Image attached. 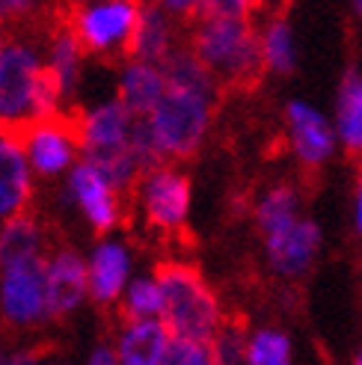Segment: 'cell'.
<instances>
[{"label":"cell","mask_w":362,"mask_h":365,"mask_svg":"<svg viewBox=\"0 0 362 365\" xmlns=\"http://www.w3.org/2000/svg\"><path fill=\"white\" fill-rule=\"evenodd\" d=\"M164 96H167V78H164V71H160L157 66L131 63L128 68L122 71L119 101L128 107V113L134 119H149Z\"/></svg>","instance_id":"obj_16"},{"label":"cell","mask_w":362,"mask_h":365,"mask_svg":"<svg viewBox=\"0 0 362 365\" xmlns=\"http://www.w3.org/2000/svg\"><path fill=\"white\" fill-rule=\"evenodd\" d=\"M4 45H6V39H4V33H0V53H4Z\"/></svg>","instance_id":"obj_29"},{"label":"cell","mask_w":362,"mask_h":365,"mask_svg":"<svg viewBox=\"0 0 362 365\" xmlns=\"http://www.w3.org/2000/svg\"><path fill=\"white\" fill-rule=\"evenodd\" d=\"M170 344L172 336L164 321H137L122 327L116 356L119 365H160Z\"/></svg>","instance_id":"obj_14"},{"label":"cell","mask_w":362,"mask_h":365,"mask_svg":"<svg viewBox=\"0 0 362 365\" xmlns=\"http://www.w3.org/2000/svg\"><path fill=\"white\" fill-rule=\"evenodd\" d=\"M247 321L244 318H223L220 330H217L211 351L217 365H247Z\"/></svg>","instance_id":"obj_23"},{"label":"cell","mask_w":362,"mask_h":365,"mask_svg":"<svg viewBox=\"0 0 362 365\" xmlns=\"http://www.w3.org/2000/svg\"><path fill=\"white\" fill-rule=\"evenodd\" d=\"M71 193H75L78 205L89 217L95 235H107L116 223H122V211H119V196L116 190L107 185V178L89 167V163H78L71 173Z\"/></svg>","instance_id":"obj_11"},{"label":"cell","mask_w":362,"mask_h":365,"mask_svg":"<svg viewBox=\"0 0 362 365\" xmlns=\"http://www.w3.org/2000/svg\"><path fill=\"white\" fill-rule=\"evenodd\" d=\"M39 60L21 42L6 39L0 53V125L33 122V93L39 78Z\"/></svg>","instance_id":"obj_6"},{"label":"cell","mask_w":362,"mask_h":365,"mask_svg":"<svg viewBox=\"0 0 362 365\" xmlns=\"http://www.w3.org/2000/svg\"><path fill=\"white\" fill-rule=\"evenodd\" d=\"M42 252V223L30 208L0 226V270L18 262L39 259Z\"/></svg>","instance_id":"obj_18"},{"label":"cell","mask_w":362,"mask_h":365,"mask_svg":"<svg viewBox=\"0 0 362 365\" xmlns=\"http://www.w3.org/2000/svg\"><path fill=\"white\" fill-rule=\"evenodd\" d=\"M288 125H291V140L294 152L306 167H321V160H327L333 152V134L321 113H315L312 107H306L303 101L288 104Z\"/></svg>","instance_id":"obj_15"},{"label":"cell","mask_w":362,"mask_h":365,"mask_svg":"<svg viewBox=\"0 0 362 365\" xmlns=\"http://www.w3.org/2000/svg\"><path fill=\"white\" fill-rule=\"evenodd\" d=\"M172 24L170 12L164 4H140L137 9V24L131 33L125 60L131 63H146V66H164L172 57Z\"/></svg>","instance_id":"obj_9"},{"label":"cell","mask_w":362,"mask_h":365,"mask_svg":"<svg viewBox=\"0 0 362 365\" xmlns=\"http://www.w3.org/2000/svg\"><path fill=\"white\" fill-rule=\"evenodd\" d=\"M211 101L214 98L205 93L167 83V96L149 116L155 140L167 160H187L190 155H196L211 125Z\"/></svg>","instance_id":"obj_3"},{"label":"cell","mask_w":362,"mask_h":365,"mask_svg":"<svg viewBox=\"0 0 362 365\" xmlns=\"http://www.w3.org/2000/svg\"><path fill=\"white\" fill-rule=\"evenodd\" d=\"M57 9L83 53H119L125 60L137 24V4H71Z\"/></svg>","instance_id":"obj_4"},{"label":"cell","mask_w":362,"mask_h":365,"mask_svg":"<svg viewBox=\"0 0 362 365\" xmlns=\"http://www.w3.org/2000/svg\"><path fill=\"white\" fill-rule=\"evenodd\" d=\"M0 312L12 327H33L48 318V259H27L0 270Z\"/></svg>","instance_id":"obj_5"},{"label":"cell","mask_w":362,"mask_h":365,"mask_svg":"<svg viewBox=\"0 0 362 365\" xmlns=\"http://www.w3.org/2000/svg\"><path fill=\"white\" fill-rule=\"evenodd\" d=\"M30 163L24 149L0 137V223L30 208Z\"/></svg>","instance_id":"obj_13"},{"label":"cell","mask_w":362,"mask_h":365,"mask_svg":"<svg viewBox=\"0 0 362 365\" xmlns=\"http://www.w3.org/2000/svg\"><path fill=\"white\" fill-rule=\"evenodd\" d=\"M256 220L264 235H274L276 229L297 220V190L291 185H279L270 190L256 211Z\"/></svg>","instance_id":"obj_22"},{"label":"cell","mask_w":362,"mask_h":365,"mask_svg":"<svg viewBox=\"0 0 362 365\" xmlns=\"http://www.w3.org/2000/svg\"><path fill=\"white\" fill-rule=\"evenodd\" d=\"M155 282L164 294V315L172 339L211 344L217 330L223 324L217 294L208 288L199 267L187 262H157L155 264Z\"/></svg>","instance_id":"obj_2"},{"label":"cell","mask_w":362,"mask_h":365,"mask_svg":"<svg viewBox=\"0 0 362 365\" xmlns=\"http://www.w3.org/2000/svg\"><path fill=\"white\" fill-rule=\"evenodd\" d=\"M356 229L362 232V178H359V193H356Z\"/></svg>","instance_id":"obj_28"},{"label":"cell","mask_w":362,"mask_h":365,"mask_svg":"<svg viewBox=\"0 0 362 365\" xmlns=\"http://www.w3.org/2000/svg\"><path fill=\"white\" fill-rule=\"evenodd\" d=\"M89 365H119V356L113 348H107V344H101V348H95L93 359H89Z\"/></svg>","instance_id":"obj_27"},{"label":"cell","mask_w":362,"mask_h":365,"mask_svg":"<svg viewBox=\"0 0 362 365\" xmlns=\"http://www.w3.org/2000/svg\"><path fill=\"white\" fill-rule=\"evenodd\" d=\"M131 128H134V116L119 98L101 104L93 113H86L83 116V152H81L83 160L128 149Z\"/></svg>","instance_id":"obj_10"},{"label":"cell","mask_w":362,"mask_h":365,"mask_svg":"<svg viewBox=\"0 0 362 365\" xmlns=\"http://www.w3.org/2000/svg\"><path fill=\"white\" fill-rule=\"evenodd\" d=\"M160 365H217L211 344H199V341H185V339H172L170 351Z\"/></svg>","instance_id":"obj_25"},{"label":"cell","mask_w":362,"mask_h":365,"mask_svg":"<svg viewBox=\"0 0 362 365\" xmlns=\"http://www.w3.org/2000/svg\"><path fill=\"white\" fill-rule=\"evenodd\" d=\"M356 12H359V15H362V0H359V4H356Z\"/></svg>","instance_id":"obj_30"},{"label":"cell","mask_w":362,"mask_h":365,"mask_svg":"<svg viewBox=\"0 0 362 365\" xmlns=\"http://www.w3.org/2000/svg\"><path fill=\"white\" fill-rule=\"evenodd\" d=\"M338 134L351 155H362V75L348 68L338 93Z\"/></svg>","instance_id":"obj_19"},{"label":"cell","mask_w":362,"mask_h":365,"mask_svg":"<svg viewBox=\"0 0 362 365\" xmlns=\"http://www.w3.org/2000/svg\"><path fill=\"white\" fill-rule=\"evenodd\" d=\"M86 291H89V267L75 250L60 247L48 262V318L53 321L66 318L71 309L81 306Z\"/></svg>","instance_id":"obj_8"},{"label":"cell","mask_w":362,"mask_h":365,"mask_svg":"<svg viewBox=\"0 0 362 365\" xmlns=\"http://www.w3.org/2000/svg\"><path fill=\"white\" fill-rule=\"evenodd\" d=\"M146 223L164 235H175L185 229L187 205H190V178L172 167H164L143 178L140 185Z\"/></svg>","instance_id":"obj_7"},{"label":"cell","mask_w":362,"mask_h":365,"mask_svg":"<svg viewBox=\"0 0 362 365\" xmlns=\"http://www.w3.org/2000/svg\"><path fill=\"white\" fill-rule=\"evenodd\" d=\"M262 48H264V63L270 71H276V75L294 71V39H291V24H288L285 12L270 15V21L262 30Z\"/></svg>","instance_id":"obj_20"},{"label":"cell","mask_w":362,"mask_h":365,"mask_svg":"<svg viewBox=\"0 0 362 365\" xmlns=\"http://www.w3.org/2000/svg\"><path fill=\"white\" fill-rule=\"evenodd\" d=\"M291 362V344L276 330H262L252 336L247 348V365H288Z\"/></svg>","instance_id":"obj_24"},{"label":"cell","mask_w":362,"mask_h":365,"mask_svg":"<svg viewBox=\"0 0 362 365\" xmlns=\"http://www.w3.org/2000/svg\"><path fill=\"white\" fill-rule=\"evenodd\" d=\"M249 4H196L190 51L217 83L232 89H256L264 78V48L252 24Z\"/></svg>","instance_id":"obj_1"},{"label":"cell","mask_w":362,"mask_h":365,"mask_svg":"<svg viewBox=\"0 0 362 365\" xmlns=\"http://www.w3.org/2000/svg\"><path fill=\"white\" fill-rule=\"evenodd\" d=\"M353 365H362V354H359V356H356V362H353Z\"/></svg>","instance_id":"obj_31"},{"label":"cell","mask_w":362,"mask_h":365,"mask_svg":"<svg viewBox=\"0 0 362 365\" xmlns=\"http://www.w3.org/2000/svg\"><path fill=\"white\" fill-rule=\"evenodd\" d=\"M128 279V252L122 244L104 241L89 259V297L101 306H113Z\"/></svg>","instance_id":"obj_17"},{"label":"cell","mask_w":362,"mask_h":365,"mask_svg":"<svg viewBox=\"0 0 362 365\" xmlns=\"http://www.w3.org/2000/svg\"><path fill=\"white\" fill-rule=\"evenodd\" d=\"M321 247V232L312 220H294L274 235H267V259L279 273H303L312 264L315 252Z\"/></svg>","instance_id":"obj_12"},{"label":"cell","mask_w":362,"mask_h":365,"mask_svg":"<svg viewBox=\"0 0 362 365\" xmlns=\"http://www.w3.org/2000/svg\"><path fill=\"white\" fill-rule=\"evenodd\" d=\"M45 354H48L45 344L42 348H30V351H15L0 359V365H45Z\"/></svg>","instance_id":"obj_26"},{"label":"cell","mask_w":362,"mask_h":365,"mask_svg":"<svg viewBox=\"0 0 362 365\" xmlns=\"http://www.w3.org/2000/svg\"><path fill=\"white\" fill-rule=\"evenodd\" d=\"M116 312L125 324H137V321H160L164 315V294L155 279H134L125 300L116 306Z\"/></svg>","instance_id":"obj_21"}]
</instances>
